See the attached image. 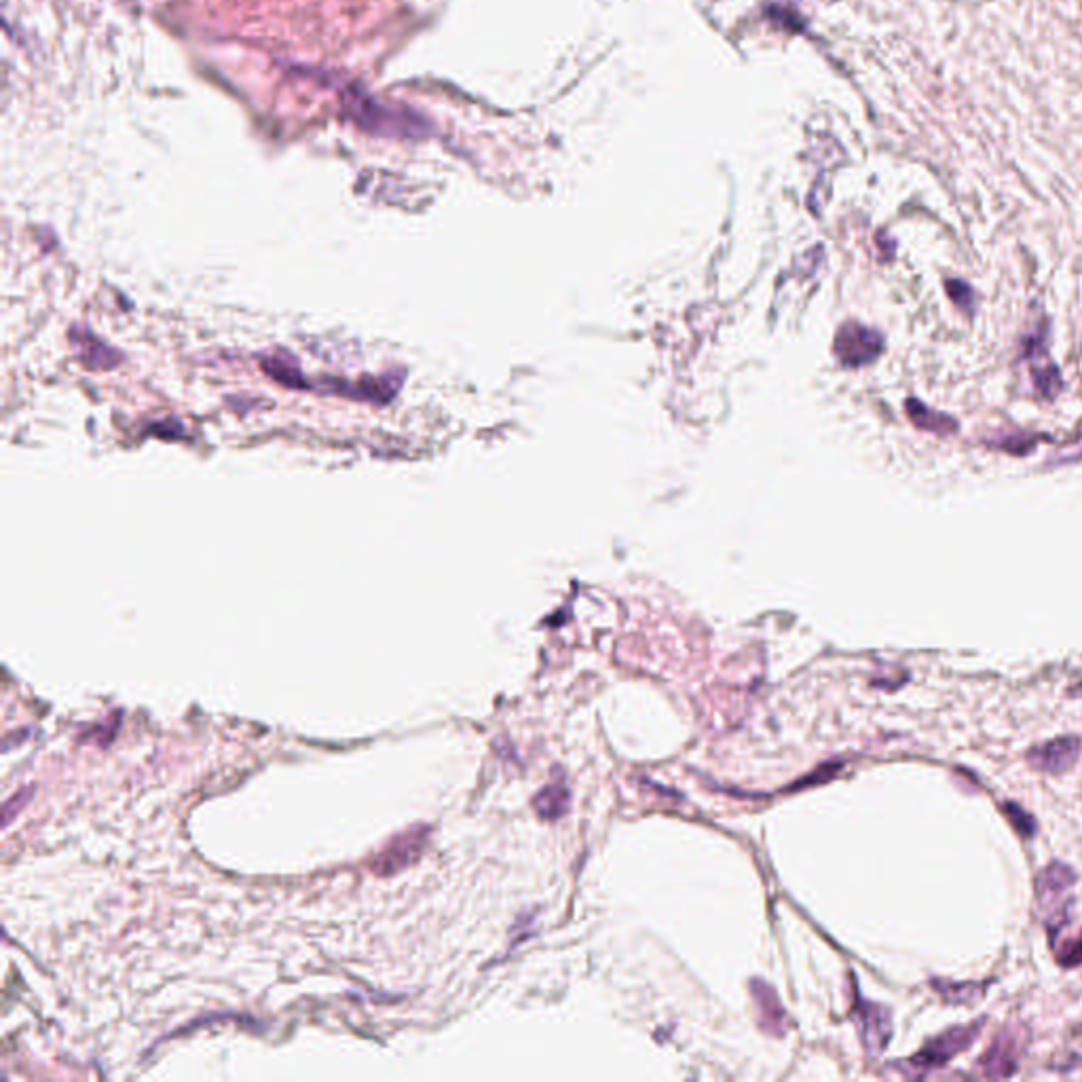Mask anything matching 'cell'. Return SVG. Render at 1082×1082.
Wrapping results in <instances>:
<instances>
[{"mask_svg":"<svg viewBox=\"0 0 1082 1082\" xmlns=\"http://www.w3.org/2000/svg\"><path fill=\"white\" fill-rule=\"evenodd\" d=\"M852 1017L856 1021V1028L861 1032V1040L867 1049V1055L878 1057L882 1055L892 1040V1015L884 1004L869 1002L861 996H856V1004Z\"/></svg>","mask_w":1082,"mask_h":1082,"instance_id":"277c9868","label":"cell"},{"mask_svg":"<svg viewBox=\"0 0 1082 1082\" xmlns=\"http://www.w3.org/2000/svg\"><path fill=\"white\" fill-rule=\"evenodd\" d=\"M1059 964L1063 968H1076L1082 964V935L1072 939L1066 947H1063L1061 954L1057 956Z\"/></svg>","mask_w":1082,"mask_h":1082,"instance_id":"e0dca14e","label":"cell"},{"mask_svg":"<svg viewBox=\"0 0 1082 1082\" xmlns=\"http://www.w3.org/2000/svg\"><path fill=\"white\" fill-rule=\"evenodd\" d=\"M1044 440V436H1038V434H1028V432H1013V434H1006V436H1000L996 440H990L992 446H996V449L1009 453V455H1028L1030 451H1034V446Z\"/></svg>","mask_w":1082,"mask_h":1082,"instance_id":"4fadbf2b","label":"cell"},{"mask_svg":"<svg viewBox=\"0 0 1082 1082\" xmlns=\"http://www.w3.org/2000/svg\"><path fill=\"white\" fill-rule=\"evenodd\" d=\"M1025 1047H1028V1032L1017 1028V1025L1004 1028L979 1059L981 1074L992 1080L1013 1078L1019 1070Z\"/></svg>","mask_w":1082,"mask_h":1082,"instance_id":"7a4b0ae2","label":"cell"},{"mask_svg":"<svg viewBox=\"0 0 1082 1082\" xmlns=\"http://www.w3.org/2000/svg\"><path fill=\"white\" fill-rule=\"evenodd\" d=\"M751 994H753L755 1004L759 1009V1025H761V1028L766 1030L768 1034L782 1036V1032H785L787 1013H785V1009H782V1004H780L776 992L772 990L770 985L763 983L761 979H753L751 981Z\"/></svg>","mask_w":1082,"mask_h":1082,"instance_id":"9c48e42d","label":"cell"},{"mask_svg":"<svg viewBox=\"0 0 1082 1082\" xmlns=\"http://www.w3.org/2000/svg\"><path fill=\"white\" fill-rule=\"evenodd\" d=\"M932 987H935V990L943 996V1000L949 1002V1004H973L985 994L987 987H990V981H987V983H975V981L954 983V981L935 979V981H932Z\"/></svg>","mask_w":1082,"mask_h":1082,"instance_id":"7c38bea8","label":"cell"},{"mask_svg":"<svg viewBox=\"0 0 1082 1082\" xmlns=\"http://www.w3.org/2000/svg\"><path fill=\"white\" fill-rule=\"evenodd\" d=\"M983 1025H985V1019H977L966 1025H954V1028H949L941 1032L939 1036L930 1038L916 1055L899 1063V1068L907 1072L909 1076H924L932 1070L945 1068L951 1059L964 1053L968 1047H973L983 1030Z\"/></svg>","mask_w":1082,"mask_h":1082,"instance_id":"6da1fadb","label":"cell"},{"mask_svg":"<svg viewBox=\"0 0 1082 1082\" xmlns=\"http://www.w3.org/2000/svg\"><path fill=\"white\" fill-rule=\"evenodd\" d=\"M571 804V791L565 778H556L533 797V808L541 820L563 818Z\"/></svg>","mask_w":1082,"mask_h":1082,"instance_id":"8fae6325","label":"cell"},{"mask_svg":"<svg viewBox=\"0 0 1082 1082\" xmlns=\"http://www.w3.org/2000/svg\"><path fill=\"white\" fill-rule=\"evenodd\" d=\"M1076 873L1066 863H1051L1044 867L1036 878V897L1042 907H1051L1055 901L1074 888Z\"/></svg>","mask_w":1082,"mask_h":1082,"instance_id":"ba28073f","label":"cell"},{"mask_svg":"<svg viewBox=\"0 0 1082 1082\" xmlns=\"http://www.w3.org/2000/svg\"><path fill=\"white\" fill-rule=\"evenodd\" d=\"M907 415H909L913 425L924 429V432L937 434L941 438L956 436L958 429H960V425H958V421L954 417H949L945 413H937V410L928 408L918 398H909L907 400Z\"/></svg>","mask_w":1082,"mask_h":1082,"instance_id":"30bf717a","label":"cell"},{"mask_svg":"<svg viewBox=\"0 0 1082 1082\" xmlns=\"http://www.w3.org/2000/svg\"><path fill=\"white\" fill-rule=\"evenodd\" d=\"M1047 339H1049V324L1042 320L1030 332V337L1025 339L1023 353L1030 362V370H1032V377H1034V385H1036L1038 394L1044 400H1055L1059 396V391L1063 389V379H1061L1059 368L1053 364V360L1049 356V341Z\"/></svg>","mask_w":1082,"mask_h":1082,"instance_id":"3957f363","label":"cell"},{"mask_svg":"<svg viewBox=\"0 0 1082 1082\" xmlns=\"http://www.w3.org/2000/svg\"><path fill=\"white\" fill-rule=\"evenodd\" d=\"M1082 461V434L1070 442L1068 446H1063V449L1055 455L1053 463L1055 465H1066V463H1078Z\"/></svg>","mask_w":1082,"mask_h":1082,"instance_id":"ac0fdd59","label":"cell"},{"mask_svg":"<svg viewBox=\"0 0 1082 1082\" xmlns=\"http://www.w3.org/2000/svg\"><path fill=\"white\" fill-rule=\"evenodd\" d=\"M427 827H415L408 829L406 833H400L394 842L387 844L385 850L372 861V869L377 875H396L402 869L413 865L421 856L425 844H427Z\"/></svg>","mask_w":1082,"mask_h":1082,"instance_id":"8992f818","label":"cell"},{"mask_svg":"<svg viewBox=\"0 0 1082 1082\" xmlns=\"http://www.w3.org/2000/svg\"><path fill=\"white\" fill-rule=\"evenodd\" d=\"M945 290L951 301H954L962 311L966 313L975 311V290L966 282H962V279H945Z\"/></svg>","mask_w":1082,"mask_h":1082,"instance_id":"9a60e30c","label":"cell"},{"mask_svg":"<svg viewBox=\"0 0 1082 1082\" xmlns=\"http://www.w3.org/2000/svg\"><path fill=\"white\" fill-rule=\"evenodd\" d=\"M835 351L846 366H865L880 358L884 351V337L880 332L861 324H848L837 334Z\"/></svg>","mask_w":1082,"mask_h":1082,"instance_id":"5b68a950","label":"cell"},{"mask_svg":"<svg viewBox=\"0 0 1082 1082\" xmlns=\"http://www.w3.org/2000/svg\"><path fill=\"white\" fill-rule=\"evenodd\" d=\"M1080 751L1082 742L1076 736H1063L1036 746L1028 753V761L1038 772L1063 774L1076 766Z\"/></svg>","mask_w":1082,"mask_h":1082,"instance_id":"52a82bcc","label":"cell"},{"mask_svg":"<svg viewBox=\"0 0 1082 1082\" xmlns=\"http://www.w3.org/2000/svg\"><path fill=\"white\" fill-rule=\"evenodd\" d=\"M34 791H36V789H34L32 785H30V787H24V789H20L17 793H13V795L5 801V806H3V827H5V829L13 823V818H15L17 814H20V812L30 804V799H32Z\"/></svg>","mask_w":1082,"mask_h":1082,"instance_id":"2e32d148","label":"cell"},{"mask_svg":"<svg viewBox=\"0 0 1082 1082\" xmlns=\"http://www.w3.org/2000/svg\"><path fill=\"white\" fill-rule=\"evenodd\" d=\"M1002 812L1004 816L1009 818V823L1015 827V831L1021 835V837H1034L1036 835V820L1032 814L1025 812L1019 804H1013V801H1006V804L1002 806Z\"/></svg>","mask_w":1082,"mask_h":1082,"instance_id":"5bb4252c","label":"cell"}]
</instances>
